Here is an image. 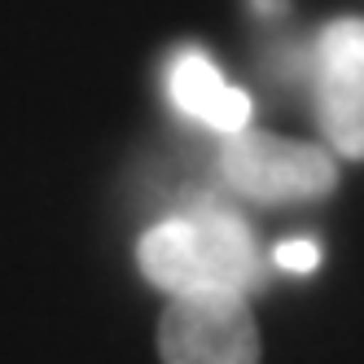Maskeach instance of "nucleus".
Returning a JSON list of instances; mask_svg holds the SVG:
<instances>
[{"instance_id":"obj_3","label":"nucleus","mask_w":364,"mask_h":364,"mask_svg":"<svg viewBox=\"0 0 364 364\" xmlns=\"http://www.w3.org/2000/svg\"><path fill=\"white\" fill-rule=\"evenodd\" d=\"M163 364H259V325L242 290L171 294L159 321Z\"/></svg>"},{"instance_id":"obj_5","label":"nucleus","mask_w":364,"mask_h":364,"mask_svg":"<svg viewBox=\"0 0 364 364\" xmlns=\"http://www.w3.org/2000/svg\"><path fill=\"white\" fill-rule=\"evenodd\" d=\"M167 84H171V101L189 119L215 127V132H224V136L250 127V97L242 88L224 84V75L215 70V62L206 53H198V48H185V53L171 62V80Z\"/></svg>"},{"instance_id":"obj_1","label":"nucleus","mask_w":364,"mask_h":364,"mask_svg":"<svg viewBox=\"0 0 364 364\" xmlns=\"http://www.w3.org/2000/svg\"><path fill=\"white\" fill-rule=\"evenodd\" d=\"M141 272L167 294L189 290H242L259 277L250 228L228 211H193L154 224L141 246Z\"/></svg>"},{"instance_id":"obj_6","label":"nucleus","mask_w":364,"mask_h":364,"mask_svg":"<svg viewBox=\"0 0 364 364\" xmlns=\"http://www.w3.org/2000/svg\"><path fill=\"white\" fill-rule=\"evenodd\" d=\"M272 259H277V268H285V272H311L321 264V246L307 242V237H294V242H281Z\"/></svg>"},{"instance_id":"obj_4","label":"nucleus","mask_w":364,"mask_h":364,"mask_svg":"<svg viewBox=\"0 0 364 364\" xmlns=\"http://www.w3.org/2000/svg\"><path fill=\"white\" fill-rule=\"evenodd\" d=\"M316 114L343 159H364V18L329 22L316 44Z\"/></svg>"},{"instance_id":"obj_2","label":"nucleus","mask_w":364,"mask_h":364,"mask_svg":"<svg viewBox=\"0 0 364 364\" xmlns=\"http://www.w3.org/2000/svg\"><path fill=\"white\" fill-rule=\"evenodd\" d=\"M220 171L250 202H321L338 189V167L321 145L285 141L272 132H232L220 149Z\"/></svg>"}]
</instances>
